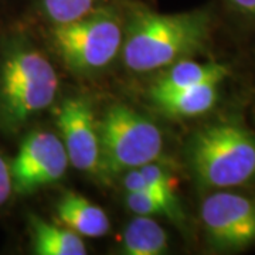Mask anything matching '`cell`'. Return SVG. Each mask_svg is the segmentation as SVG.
<instances>
[{"mask_svg": "<svg viewBox=\"0 0 255 255\" xmlns=\"http://www.w3.org/2000/svg\"><path fill=\"white\" fill-rule=\"evenodd\" d=\"M210 34V16L204 10L160 14L137 9L122 41V60L128 70L150 73L200 51Z\"/></svg>", "mask_w": 255, "mask_h": 255, "instance_id": "obj_1", "label": "cell"}, {"mask_svg": "<svg viewBox=\"0 0 255 255\" xmlns=\"http://www.w3.org/2000/svg\"><path fill=\"white\" fill-rule=\"evenodd\" d=\"M189 162L204 189L244 186L255 179V135L234 122L201 128L191 137Z\"/></svg>", "mask_w": 255, "mask_h": 255, "instance_id": "obj_2", "label": "cell"}, {"mask_svg": "<svg viewBox=\"0 0 255 255\" xmlns=\"http://www.w3.org/2000/svg\"><path fill=\"white\" fill-rule=\"evenodd\" d=\"M58 77L44 54L28 47L10 51L0 65V118L21 127L54 102Z\"/></svg>", "mask_w": 255, "mask_h": 255, "instance_id": "obj_3", "label": "cell"}, {"mask_svg": "<svg viewBox=\"0 0 255 255\" xmlns=\"http://www.w3.org/2000/svg\"><path fill=\"white\" fill-rule=\"evenodd\" d=\"M100 172L118 174L156 162L163 152V135L152 121L125 105H112L98 122Z\"/></svg>", "mask_w": 255, "mask_h": 255, "instance_id": "obj_4", "label": "cell"}, {"mask_svg": "<svg viewBox=\"0 0 255 255\" xmlns=\"http://www.w3.org/2000/svg\"><path fill=\"white\" fill-rule=\"evenodd\" d=\"M54 44L65 65L77 73H94L110 65L122 48L124 31L117 16L100 11L71 23L55 24Z\"/></svg>", "mask_w": 255, "mask_h": 255, "instance_id": "obj_5", "label": "cell"}, {"mask_svg": "<svg viewBox=\"0 0 255 255\" xmlns=\"http://www.w3.org/2000/svg\"><path fill=\"white\" fill-rule=\"evenodd\" d=\"M200 220L214 250L238 251L255 244V197L216 190L201 203Z\"/></svg>", "mask_w": 255, "mask_h": 255, "instance_id": "obj_6", "label": "cell"}, {"mask_svg": "<svg viewBox=\"0 0 255 255\" xmlns=\"http://www.w3.org/2000/svg\"><path fill=\"white\" fill-rule=\"evenodd\" d=\"M61 139L53 132L34 130L21 142L10 164L13 193L31 194L61 180L68 167Z\"/></svg>", "mask_w": 255, "mask_h": 255, "instance_id": "obj_7", "label": "cell"}, {"mask_svg": "<svg viewBox=\"0 0 255 255\" xmlns=\"http://www.w3.org/2000/svg\"><path fill=\"white\" fill-rule=\"evenodd\" d=\"M57 125L68 162L84 173H100V132L91 102L84 97L65 98L57 111Z\"/></svg>", "mask_w": 255, "mask_h": 255, "instance_id": "obj_8", "label": "cell"}, {"mask_svg": "<svg viewBox=\"0 0 255 255\" xmlns=\"http://www.w3.org/2000/svg\"><path fill=\"white\" fill-rule=\"evenodd\" d=\"M55 216L64 227L81 237H104L111 230L107 213L100 206L73 191H67L57 201Z\"/></svg>", "mask_w": 255, "mask_h": 255, "instance_id": "obj_9", "label": "cell"}, {"mask_svg": "<svg viewBox=\"0 0 255 255\" xmlns=\"http://www.w3.org/2000/svg\"><path fill=\"white\" fill-rule=\"evenodd\" d=\"M228 75L230 67L226 64L197 63L183 58L169 65L152 85L149 94L179 91L203 84H221Z\"/></svg>", "mask_w": 255, "mask_h": 255, "instance_id": "obj_10", "label": "cell"}, {"mask_svg": "<svg viewBox=\"0 0 255 255\" xmlns=\"http://www.w3.org/2000/svg\"><path fill=\"white\" fill-rule=\"evenodd\" d=\"M220 84H203L186 90L150 94V100L169 118H196L207 114L219 100Z\"/></svg>", "mask_w": 255, "mask_h": 255, "instance_id": "obj_11", "label": "cell"}, {"mask_svg": "<svg viewBox=\"0 0 255 255\" xmlns=\"http://www.w3.org/2000/svg\"><path fill=\"white\" fill-rule=\"evenodd\" d=\"M31 247L37 255H85L87 246L81 236L67 227L48 223L36 214L28 217Z\"/></svg>", "mask_w": 255, "mask_h": 255, "instance_id": "obj_12", "label": "cell"}, {"mask_svg": "<svg viewBox=\"0 0 255 255\" xmlns=\"http://www.w3.org/2000/svg\"><path fill=\"white\" fill-rule=\"evenodd\" d=\"M169 248V237L152 217L137 216L125 228L121 250L128 255H160Z\"/></svg>", "mask_w": 255, "mask_h": 255, "instance_id": "obj_13", "label": "cell"}, {"mask_svg": "<svg viewBox=\"0 0 255 255\" xmlns=\"http://www.w3.org/2000/svg\"><path fill=\"white\" fill-rule=\"evenodd\" d=\"M128 209L136 216H164L174 223H182L183 213L179 200H173L155 193H128Z\"/></svg>", "mask_w": 255, "mask_h": 255, "instance_id": "obj_14", "label": "cell"}, {"mask_svg": "<svg viewBox=\"0 0 255 255\" xmlns=\"http://www.w3.org/2000/svg\"><path fill=\"white\" fill-rule=\"evenodd\" d=\"M101 0H41L43 11L54 24L71 23L94 11Z\"/></svg>", "mask_w": 255, "mask_h": 255, "instance_id": "obj_15", "label": "cell"}, {"mask_svg": "<svg viewBox=\"0 0 255 255\" xmlns=\"http://www.w3.org/2000/svg\"><path fill=\"white\" fill-rule=\"evenodd\" d=\"M139 170L145 174L146 179L152 183L153 186H156V187L166 191H176L174 190L173 177L170 176V173L164 167L156 164L155 162H150V163L140 166Z\"/></svg>", "mask_w": 255, "mask_h": 255, "instance_id": "obj_16", "label": "cell"}, {"mask_svg": "<svg viewBox=\"0 0 255 255\" xmlns=\"http://www.w3.org/2000/svg\"><path fill=\"white\" fill-rule=\"evenodd\" d=\"M13 193V182L10 173V164L0 155V207L9 201Z\"/></svg>", "mask_w": 255, "mask_h": 255, "instance_id": "obj_17", "label": "cell"}, {"mask_svg": "<svg viewBox=\"0 0 255 255\" xmlns=\"http://www.w3.org/2000/svg\"><path fill=\"white\" fill-rule=\"evenodd\" d=\"M228 3L240 13L255 17V0H228Z\"/></svg>", "mask_w": 255, "mask_h": 255, "instance_id": "obj_18", "label": "cell"}]
</instances>
